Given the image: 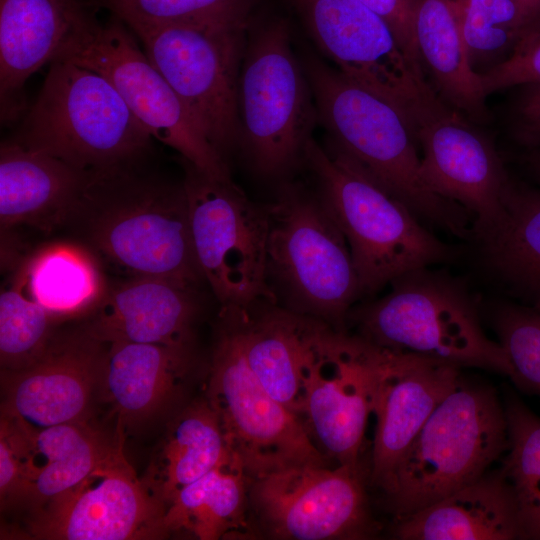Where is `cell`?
Segmentation results:
<instances>
[{
	"instance_id": "obj_1",
	"label": "cell",
	"mask_w": 540,
	"mask_h": 540,
	"mask_svg": "<svg viewBox=\"0 0 540 540\" xmlns=\"http://www.w3.org/2000/svg\"><path fill=\"white\" fill-rule=\"evenodd\" d=\"M143 161L91 171L66 224L100 261L134 277L195 289L197 265L184 183L148 172Z\"/></svg>"
},
{
	"instance_id": "obj_2",
	"label": "cell",
	"mask_w": 540,
	"mask_h": 540,
	"mask_svg": "<svg viewBox=\"0 0 540 540\" xmlns=\"http://www.w3.org/2000/svg\"><path fill=\"white\" fill-rule=\"evenodd\" d=\"M304 70L318 121L334 149L356 162L419 219L459 237L472 235L469 213L436 195L422 179L414 130L397 107L314 57H307Z\"/></svg>"
},
{
	"instance_id": "obj_3",
	"label": "cell",
	"mask_w": 540,
	"mask_h": 540,
	"mask_svg": "<svg viewBox=\"0 0 540 540\" xmlns=\"http://www.w3.org/2000/svg\"><path fill=\"white\" fill-rule=\"evenodd\" d=\"M304 162L315 174L318 194L347 240L360 295L454 257L449 245L342 152L326 151L311 138Z\"/></svg>"
},
{
	"instance_id": "obj_4",
	"label": "cell",
	"mask_w": 540,
	"mask_h": 540,
	"mask_svg": "<svg viewBox=\"0 0 540 540\" xmlns=\"http://www.w3.org/2000/svg\"><path fill=\"white\" fill-rule=\"evenodd\" d=\"M391 284L386 296L350 313L358 336L394 353L511 377L512 367L504 348L485 334L478 302L461 282L424 267L403 274Z\"/></svg>"
},
{
	"instance_id": "obj_5",
	"label": "cell",
	"mask_w": 540,
	"mask_h": 540,
	"mask_svg": "<svg viewBox=\"0 0 540 540\" xmlns=\"http://www.w3.org/2000/svg\"><path fill=\"white\" fill-rule=\"evenodd\" d=\"M152 139L105 77L56 59L14 141L98 171L143 161Z\"/></svg>"
},
{
	"instance_id": "obj_6",
	"label": "cell",
	"mask_w": 540,
	"mask_h": 540,
	"mask_svg": "<svg viewBox=\"0 0 540 540\" xmlns=\"http://www.w3.org/2000/svg\"><path fill=\"white\" fill-rule=\"evenodd\" d=\"M508 448L504 405L492 386L460 378L400 460L384 495L395 519L483 476Z\"/></svg>"
},
{
	"instance_id": "obj_7",
	"label": "cell",
	"mask_w": 540,
	"mask_h": 540,
	"mask_svg": "<svg viewBox=\"0 0 540 540\" xmlns=\"http://www.w3.org/2000/svg\"><path fill=\"white\" fill-rule=\"evenodd\" d=\"M267 210L266 280L274 303L342 324L359 283L347 240L319 194L284 185Z\"/></svg>"
},
{
	"instance_id": "obj_8",
	"label": "cell",
	"mask_w": 540,
	"mask_h": 540,
	"mask_svg": "<svg viewBox=\"0 0 540 540\" xmlns=\"http://www.w3.org/2000/svg\"><path fill=\"white\" fill-rule=\"evenodd\" d=\"M238 98L239 145L255 171L278 177L304 162L318 113L285 20H267L247 32Z\"/></svg>"
},
{
	"instance_id": "obj_9",
	"label": "cell",
	"mask_w": 540,
	"mask_h": 540,
	"mask_svg": "<svg viewBox=\"0 0 540 540\" xmlns=\"http://www.w3.org/2000/svg\"><path fill=\"white\" fill-rule=\"evenodd\" d=\"M385 350L302 315V421L337 465L360 468Z\"/></svg>"
},
{
	"instance_id": "obj_10",
	"label": "cell",
	"mask_w": 540,
	"mask_h": 540,
	"mask_svg": "<svg viewBox=\"0 0 540 540\" xmlns=\"http://www.w3.org/2000/svg\"><path fill=\"white\" fill-rule=\"evenodd\" d=\"M134 36L115 15L103 23L92 10L73 29L54 60H68L105 77L152 138L209 175L231 179L225 158L140 50Z\"/></svg>"
},
{
	"instance_id": "obj_11",
	"label": "cell",
	"mask_w": 540,
	"mask_h": 540,
	"mask_svg": "<svg viewBox=\"0 0 540 540\" xmlns=\"http://www.w3.org/2000/svg\"><path fill=\"white\" fill-rule=\"evenodd\" d=\"M123 22L140 40L149 61L205 137L225 158L240 142L239 77L249 26Z\"/></svg>"
},
{
	"instance_id": "obj_12",
	"label": "cell",
	"mask_w": 540,
	"mask_h": 540,
	"mask_svg": "<svg viewBox=\"0 0 540 540\" xmlns=\"http://www.w3.org/2000/svg\"><path fill=\"white\" fill-rule=\"evenodd\" d=\"M195 259L222 308L274 303L266 280L267 206L250 201L231 179L182 158Z\"/></svg>"
},
{
	"instance_id": "obj_13",
	"label": "cell",
	"mask_w": 540,
	"mask_h": 540,
	"mask_svg": "<svg viewBox=\"0 0 540 540\" xmlns=\"http://www.w3.org/2000/svg\"><path fill=\"white\" fill-rule=\"evenodd\" d=\"M223 317L206 399L248 475L291 465H327L303 421L274 399L249 368L237 308H223Z\"/></svg>"
},
{
	"instance_id": "obj_14",
	"label": "cell",
	"mask_w": 540,
	"mask_h": 540,
	"mask_svg": "<svg viewBox=\"0 0 540 540\" xmlns=\"http://www.w3.org/2000/svg\"><path fill=\"white\" fill-rule=\"evenodd\" d=\"M310 37L343 76L397 107L415 131L446 103L360 0H291Z\"/></svg>"
},
{
	"instance_id": "obj_15",
	"label": "cell",
	"mask_w": 540,
	"mask_h": 540,
	"mask_svg": "<svg viewBox=\"0 0 540 540\" xmlns=\"http://www.w3.org/2000/svg\"><path fill=\"white\" fill-rule=\"evenodd\" d=\"M98 465L78 484L41 506L30 521L37 539L134 540L169 535L167 506L140 480L123 451V427Z\"/></svg>"
},
{
	"instance_id": "obj_16",
	"label": "cell",
	"mask_w": 540,
	"mask_h": 540,
	"mask_svg": "<svg viewBox=\"0 0 540 540\" xmlns=\"http://www.w3.org/2000/svg\"><path fill=\"white\" fill-rule=\"evenodd\" d=\"M249 479L255 510L277 538L362 539L373 532L360 468L291 465Z\"/></svg>"
},
{
	"instance_id": "obj_17",
	"label": "cell",
	"mask_w": 540,
	"mask_h": 540,
	"mask_svg": "<svg viewBox=\"0 0 540 540\" xmlns=\"http://www.w3.org/2000/svg\"><path fill=\"white\" fill-rule=\"evenodd\" d=\"M446 105L415 130L421 176L436 195L474 218L472 237L500 218L511 178L492 142Z\"/></svg>"
},
{
	"instance_id": "obj_18",
	"label": "cell",
	"mask_w": 540,
	"mask_h": 540,
	"mask_svg": "<svg viewBox=\"0 0 540 540\" xmlns=\"http://www.w3.org/2000/svg\"><path fill=\"white\" fill-rule=\"evenodd\" d=\"M105 351L106 344L82 327L54 335L33 364L2 371L1 415L34 429L85 422L99 387Z\"/></svg>"
},
{
	"instance_id": "obj_19",
	"label": "cell",
	"mask_w": 540,
	"mask_h": 540,
	"mask_svg": "<svg viewBox=\"0 0 540 540\" xmlns=\"http://www.w3.org/2000/svg\"><path fill=\"white\" fill-rule=\"evenodd\" d=\"M460 369L436 359L385 350L370 463V482L384 495L412 441L459 382Z\"/></svg>"
},
{
	"instance_id": "obj_20",
	"label": "cell",
	"mask_w": 540,
	"mask_h": 540,
	"mask_svg": "<svg viewBox=\"0 0 540 540\" xmlns=\"http://www.w3.org/2000/svg\"><path fill=\"white\" fill-rule=\"evenodd\" d=\"M197 290L169 281L134 277L108 286L82 326L105 343L132 342L190 346Z\"/></svg>"
},
{
	"instance_id": "obj_21",
	"label": "cell",
	"mask_w": 540,
	"mask_h": 540,
	"mask_svg": "<svg viewBox=\"0 0 540 540\" xmlns=\"http://www.w3.org/2000/svg\"><path fill=\"white\" fill-rule=\"evenodd\" d=\"M90 172L14 140L2 142L1 230L27 225L49 233L64 227Z\"/></svg>"
},
{
	"instance_id": "obj_22",
	"label": "cell",
	"mask_w": 540,
	"mask_h": 540,
	"mask_svg": "<svg viewBox=\"0 0 540 540\" xmlns=\"http://www.w3.org/2000/svg\"><path fill=\"white\" fill-rule=\"evenodd\" d=\"M393 535L401 540H514L522 539V530L513 488L500 468L396 519Z\"/></svg>"
},
{
	"instance_id": "obj_23",
	"label": "cell",
	"mask_w": 540,
	"mask_h": 540,
	"mask_svg": "<svg viewBox=\"0 0 540 540\" xmlns=\"http://www.w3.org/2000/svg\"><path fill=\"white\" fill-rule=\"evenodd\" d=\"M1 426L17 451L23 474V496L43 506L83 480L113 446L85 422L42 429L1 415Z\"/></svg>"
},
{
	"instance_id": "obj_24",
	"label": "cell",
	"mask_w": 540,
	"mask_h": 540,
	"mask_svg": "<svg viewBox=\"0 0 540 540\" xmlns=\"http://www.w3.org/2000/svg\"><path fill=\"white\" fill-rule=\"evenodd\" d=\"M94 0H0L1 101L51 63Z\"/></svg>"
},
{
	"instance_id": "obj_25",
	"label": "cell",
	"mask_w": 540,
	"mask_h": 540,
	"mask_svg": "<svg viewBox=\"0 0 540 540\" xmlns=\"http://www.w3.org/2000/svg\"><path fill=\"white\" fill-rule=\"evenodd\" d=\"M188 362V347L109 343L98 389L124 428L147 420L172 399Z\"/></svg>"
},
{
	"instance_id": "obj_26",
	"label": "cell",
	"mask_w": 540,
	"mask_h": 540,
	"mask_svg": "<svg viewBox=\"0 0 540 540\" xmlns=\"http://www.w3.org/2000/svg\"><path fill=\"white\" fill-rule=\"evenodd\" d=\"M473 238L485 267L511 293L540 304V189L511 180L500 218Z\"/></svg>"
},
{
	"instance_id": "obj_27",
	"label": "cell",
	"mask_w": 540,
	"mask_h": 540,
	"mask_svg": "<svg viewBox=\"0 0 540 540\" xmlns=\"http://www.w3.org/2000/svg\"><path fill=\"white\" fill-rule=\"evenodd\" d=\"M414 36L423 69L441 99L475 121L485 120L487 96L470 65L451 0H417Z\"/></svg>"
},
{
	"instance_id": "obj_28",
	"label": "cell",
	"mask_w": 540,
	"mask_h": 540,
	"mask_svg": "<svg viewBox=\"0 0 540 540\" xmlns=\"http://www.w3.org/2000/svg\"><path fill=\"white\" fill-rule=\"evenodd\" d=\"M231 450L208 400L195 401L170 424L142 481L168 506L183 487L217 467Z\"/></svg>"
},
{
	"instance_id": "obj_29",
	"label": "cell",
	"mask_w": 540,
	"mask_h": 540,
	"mask_svg": "<svg viewBox=\"0 0 540 540\" xmlns=\"http://www.w3.org/2000/svg\"><path fill=\"white\" fill-rule=\"evenodd\" d=\"M98 258L78 242L45 245L19 263L29 295L58 320L88 314L108 285Z\"/></svg>"
},
{
	"instance_id": "obj_30",
	"label": "cell",
	"mask_w": 540,
	"mask_h": 540,
	"mask_svg": "<svg viewBox=\"0 0 540 540\" xmlns=\"http://www.w3.org/2000/svg\"><path fill=\"white\" fill-rule=\"evenodd\" d=\"M247 364L263 388L301 420V314L270 308L253 318L237 308Z\"/></svg>"
},
{
	"instance_id": "obj_31",
	"label": "cell",
	"mask_w": 540,
	"mask_h": 540,
	"mask_svg": "<svg viewBox=\"0 0 540 540\" xmlns=\"http://www.w3.org/2000/svg\"><path fill=\"white\" fill-rule=\"evenodd\" d=\"M249 475L233 451L213 470L183 487L166 509L169 532L187 531L200 540H216L246 528Z\"/></svg>"
},
{
	"instance_id": "obj_32",
	"label": "cell",
	"mask_w": 540,
	"mask_h": 540,
	"mask_svg": "<svg viewBox=\"0 0 540 540\" xmlns=\"http://www.w3.org/2000/svg\"><path fill=\"white\" fill-rule=\"evenodd\" d=\"M504 410L508 448L501 469L515 494L522 539L540 540V417L510 392Z\"/></svg>"
},
{
	"instance_id": "obj_33",
	"label": "cell",
	"mask_w": 540,
	"mask_h": 540,
	"mask_svg": "<svg viewBox=\"0 0 540 540\" xmlns=\"http://www.w3.org/2000/svg\"><path fill=\"white\" fill-rule=\"evenodd\" d=\"M471 67L483 73L503 62L531 26L518 0H451Z\"/></svg>"
},
{
	"instance_id": "obj_34",
	"label": "cell",
	"mask_w": 540,
	"mask_h": 540,
	"mask_svg": "<svg viewBox=\"0 0 540 540\" xmlns=\"http://www.w3.org/2000/svg\"><path fill=\"white\" fill-rule=\"evenodd\" d=\"M59 321L27 292L15 271L0 293V361L2 371H17L39 359L51 343Z\"/></svg>"
},
{
	"instance_id": "obj_35",
	"label": "cell",
	"mask_w": 540,
	"mask_h": 540,
	"mask_svg": "<svg viewBox=\"0 0 540 540\" xmlns=\"http://www.w3.org/2000/svg\"><path fill=\"white\" fill-rule=\"evenodd\" d=\"M122 21L247 27L255 0H95Z\"/></svg>"
},
{
	"instance_id": "obj_36",
	"label": "cell",
	"mask_w": 540,
	"mask_h": 540,
	"mask_svg": "<svg viewBox=\"0 0 540 540\" xmlns=\"http://www.w3.org/2000/svg\"><path fill=\"white\" fill-rule=\"evenodd\" d=\"M491 320L512 367L510 379L540 397V304L502 303Z\"/></svg>"
},
{
	"instance_id": "obj_37",
	"label": "cell",
	"mask_w": 540,
	"mask_h": 540,
	"mask_svg": "<svg viewBox=\"0 0 540 540\" xmlns=\"http://www.w3.org/2000/svg\"><path fill=\"white\" fill-rule=\"evenodd\" d=\"M478 75L486 96L515 86L540 84V23L525 31L507 59Z\"/></svg>"
},
{
	"instance_id": "obj_38",
	"label": "cell",
	"mask_w": 540,
	"mask_h": 540,
	"mask_svg": "<svg viewBox=\"0 0 540 540\" xmlns=\"http://www.w3.org/2000/svg\"><path fill=\"white\" fill-rule=\"evenodd\" d=\"M360 1L384 20L408 58L413 63L422 66L414 36V16L417 0Z\"/></svg>"
},
{
	"instance_id": "obj_39",
	"label": "cell",
	"mask_w": 540,
	"mask_h": 540,
	"mask_svg": "<svg viewBox=\"0 0 540 540\" xmlns=\"http://www.w3.org/2000/svg\"><path fill=\"white\" fill-rule=\"evenodd\" d=\"M523 87L513 109V132L531 151L540 149V84Z\"/></svg>"
},
{
	"instance_id": "obj_40",
	"label": "cell",
	"mask_w": 540,
	"mask_h": 540,
	"mask_svg": "<svg viewBox=\"0 0 540 540\" xmlns=\"http://www.w3.org/2000/svg\"><path fill=\"white\" fill-rule=\"evenodd\" d=\"M0 495L2 505L23 496L22 466L9 434L2 427L0 432Z\"/></svg>"
},
{
	"instance_id": "obj_41",
	"label": "cell",
	"mask_w": 540,
	"mask_h": 540,
	"mask_svg": "<svg viewBox=\"0 0 540 540\" xmlns=\"http://www.w3.org/2000/svg\"><path fill=\"white\" fill-rule=\"evenodd\" d=\"M530 26L540 23V0H518Z\"/></svg>"
},
{
	"instance_id": "obj_42",
	"label": "cell",
	"mask_w": 540,
	"mask_h": 540,
	"mask_svg": "<svg viewBox=\"0 0 540 540\" xmlns=\"http://www.w3.org/2000/svg\"><path fill=\"white\" fill-rule=\"evenodd\" d=\"M527 162L531 171L540 181V149L531 150L527 155Z\"/></svg>"
}]
</instances>
